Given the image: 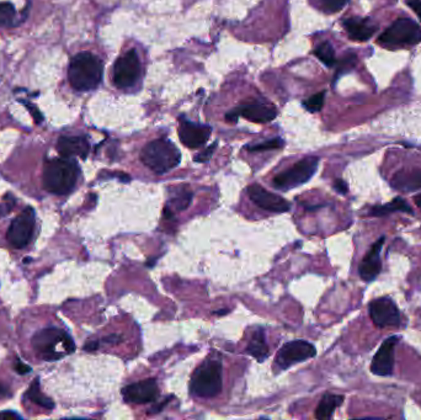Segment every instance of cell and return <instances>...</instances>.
<instances>
[{
	"label": "cell",
	"mask_w": 421,
	"mask_h": 420,
	"mask_svg": "<svg viewBox=\"0 0 421 420\" xmlns=\"http://www.w3.org/2000/svg\"><path fill=\"white\" fill-rule=\"evenodd\" d=\"M103 60L90 52L74 56L68 67V81L78 92H90L101 84Z\"/></svg>",
	"instance_id": "obj_1"
},
{
	"label": "cell",
	"mask_w": 421,
	"mask_h": 420,
	"mask_svg": "<svg viewBox=\"0 0 421 420\" xmlns=\"http://www.w3.org/2000/svg\"><path fill=\"white\" fill-rule=\"evenodd\" d=\"M79 167L73 158H53L44 168V186L54 195H67L76 188Z\"/></svg>",
	"instance_id": "obj_2"
},
{
	"label": "cell",
	"mask_w": 421,
	"mask_h": 420,
	"mask_svg": "<svg viewBox=\"0 0 421 420\" xmlns=\"http://www.w3.org/2000/svg\"><path fill=\"white\" fill-rule=\"evenodd\" d=\"M33 350L46 361L58 360L76 350V344L68 333L56 327L38 332L31 340Z\"/></svg>",
	"instance_id": "obj_3"
},
{
	"label": "cell",
	"mask_w": 421,
	"mask_h": 420,
	"mask_svg": "<svg viewBox=\"0 0 421 420\" xmlns=\"http://www.w3.org/2000/svg\"><path fill=\"white\" fill-rule=\"evenodd\" d=\"M140 161L151 172L163 175L178 167L181 162V153L170 140H151L140 152Z\"/></svg>",
	"instance_id": "obj_4"
},
{
	"label": "cell",
	"mask_w": 421,
	"mask_h": 420,
	"mask_svg": "<svg viewBox=\"0 0 421 420\" xmlns=\"http://www.w3.org/2000/svg\"><path fill=\"white\" fill-rule=\"evenodd\" d=\"M221 391L222 364L215 359H207L194 372L190 382V392L195 397L212 398L221 394Z\"/></svg>",
	"instance_id": "obj_5"
},
{
	"label": "cell",
	"mask_w": 421,
	"mask_h": 420,
	"mask_svg": "<svg viewBox=\"0 0 421 420\" xmlns=\"http://www.w3.org/2000/svg\"><path fill=\"white\" fill-rule=\"evenodd\" d=\"M318 165V156H307L296 163L293 167L280 172L277 177H275L272 181L274 186L276 189L283 190V191L301 186L313 178Z\"/></svg>",
	"instance_id": "obj_6"
},
{
	"label": "cell",
	"mask_w": 421,
	"mask_h": 420,
	"mask_svg": "<svg viewBox=\"0 0 421 420\" xmlns=\"http://www.w3.org/2000/svg\"><path fill=\"white\" fill-rule=\"evenodd\" d=\"M421 41V27L411 19H398L384 31L378 42L384 46H409Z\"/></svg>",
	"instance_id": "obj_7"
},
{
	"label": "cell",
	"mask_w": 421,
	"mask_h": 420,
	"mask_svg": "<svg viewBox=\"0 0 421 420\" xmlns=\"http://www.w3.org/2000/svg\"><path fill=\"white\" fill-rule=\"evenodd\" d=\"M35 211L33 207H26L20 215L11 222L8 229V241L11 247L17 249L25 248L33 239L35 231Z\"/></svg>",
	"instance_id": "obj_8"
},
{
	"label": "cell",
	"mask_w": 421,
	"mask_h": 420,
	"mask_svg": "<svg viewBox=\"0 0 421 420\" xmlns=\"http://www.w3.org/2000/svg\"><path fill=\"white\" fill-rule=\"evenodd\" d=\"M140 76V62L135 49H130L115 62L114 83L119 89L135 86Z\"/></svg>",
	"instance_id": "obj_9"
},
{
	"label": "cell",
	"mask_w": 421,
	"mask_h": 420,
	"mask_svg": "<svg viewBox=\"0 0 421 420\" xmlns=\"http://www.w3.org/2000/svg\"><path fill=\"white\" fill-rule=\"evenodd\" d=\"M315 355L317 350L313 344L306 340H293L281 348L276 355L275 362L280 369L286 370L295 364L312 359Z\"/></svg>",
	"instance_id": "obj_10"
},
{
	"label": "cell",
	"mask_w": 421,
	"mask_h": 420,
	"mask_svg": "<svg viewBox=\"0 0 421 420\" xmlns=\"http://www.w3.org/2000/svg\"><path fill=\"white\" fill-rule=\"evenodd\" d=\"M370 317L379 328L398 327L402 322L400 312L395 302L389 297H379L368 306Z\"/></svg>",
	"instance_id": "obj_11"
},
{
	"label": "cell",
	"mask_w": 421,
	"mask_h": 420,
	"mask_svg": "<svg viewBox=\"0 0 421 420\" xmlns=\"http://www.w3.org/2000/svg\"><path fill=\"white\" fill-rule=\"evenodd\" d=\"M249 120L256 124H266L270 122L277 116V111L272 105H266L263 103H250L240 105L233 111L227 113L226 119L229 122H237L239 118Z\"/></svg>",
	"instance_id": "obj_12"
},
{
	"label": "cell",
	"mask_w": 421,
	"mask_h": 420,
	"mask_svg": "<svg viewBox=\"0 0 421 420\" xmlns=\"http://www.w3.org/2000/svg\"><path fill=\"white\" fill-rule=\"evenodd\" d=\"M399 337L393 335L384 340L379 346L376 355L373 356L371 371L377 376H390L395 370V346L399 341Z\"/></svg>",
	"instance_id": "obj_13"
},
{
	"label": "cell",
	"mask_w": 421,
	"mask_h": 420,
	"mask_svg": "<svg viewBox=\"0 0 421 420\" xmlns=\"http://www.w3.org/2000/svg\"><path fill=\"white\" fill-rule=\"evenodd\" d=\"M122 397L126 403L146 404L156 402L159 397V387L154 378H148L140 382L131 383L122 389Z\"/></svg>",
	"instance_id": "obj_14"
},
{
	"label": "cell",
	"mask_w": 421,
	"mask_h": 420,
	"mask_svg": "<svg viewBox=\"0 0 421 420\" xmlns=\"http://www.w3.org/2000/svg\"><path fill=\"white\" fill-rule=\"evenodd\" d=\"M248 195L249 199L251 200L255 205L259 206L260 209L265 211L282 213L291 209V205L287 200L283 199L280 195L272 194L258 184H253L249 186Z\"/></svg>",
	"instance_id": "obj_15"
},
{
	"label": "cell",
	"mask_w": 421,
	"mask_h": 420,
	"mask_svg": "<svg viewBox=\"0 0 421 420\" xmlns=\"http://www.w3.org/2000/svg\"><path fill=\"white\" fill-rule=\"evenodd\" d=\"M212 129L205 124H195L188 120L180 119L179 121V137L183 145L188 148L195 150L204 146L210 138Z\"/></svg>",
	"instance_id": "obj_16"
},
{
	"label": "cell",
	"mask_w": 421,
	"mask_h": 420,
	"mask_svg": "<svg viewBox=\"0 0 421 420\" xmlns=\"http://www.w3.org/2000/svg\"><path fill=\"white\" fill-rule=\"evenodd\" d=\"M386 237H381L377 242L373 243L372 247L368 250V253L362 259L361 264L358 266V273L363 281L371 282L376 280L381 270H382V261H381V250L383 247Z\"/></svg>",
	"instance_id": "obj_17"
},
{
	"label": "cell",
	"mask_w": 421,
	"mask_h": 420,
	"mask_svg": "<svg viewBox=\"0 0 421 420\" xmlns=\"http://www.w3.org/2000/svg\"><path fill=\"white\" fill-rule=\"evenodd\" d=\"M57 150L60 156L65 158L79 156L81 159H87L90 145L85 136H62L57 142Z\"/></svg>",
	"instance_id": "obj_18"
},
{
	"label": "cell",
	"mask_w": 421,
	"mask_h": 420,
	"mask_svg": "<svg viewBox=\"0 0 421 420\" xmlns=\"http://www.w3.org/2000/svg\"><path fill=\"white\" fill-rule=\"evenodd\" d=\"M342 25L345 27L349 38L358 42L368 41L372 38L373 33L377 30V26L370 19H363V17L345 19L342 22Z\"/></svg>",
	"instance_id": "obj_19"
},
{
	"label": "cell",
	"mask_w": 421,
	"mask_h": 420,
	"mask_svg": "<svg viewBox=\"0 0 421 420\" xmlns=\"http://www.w3.org/2000/svg\"><path fill=\"white\" fill-rule=\"evenodd\" d=\"M392 186L403 193H414L421 189V169H403L392 179Z\"/></svg>",
	"instance_id": "obj_20"
},
{
	"label": "cell",
	"mask_w": 421,
	"mask_h": 420,
	"mask_svg": "<svg viewBox=\"0 0 421 420\" xmlns=\"http://www.w3.org/2000/svg\"><path fill=\"white\" fill-rule=\"evenodd\" d=\"M247 351H248L249 355L253 356L259 362H264L269 357L270 349H269V345L266 343V338H265L263 329H260L253 334L251 339L249 341Z\"/></svg>",
	"instance_id": "obj_21"
},
{
	"label": "cell",
	"mask_w": 421,
	"mask_h": 420,
	"mask_svg": "<svg viewBox=\"0 0 421 420\" xmlns=\"http://www.w3.org/2000/svg\"><path fill=\"white\" fill-rule=\"evenodd\" d=\"M344 402V397L339 394H324V397L320 401L317 410H315V418L320 420L330 419L334 414L335 410L339 408Z\"/></svg>",
	"instance_id": "obj_22"
},
{
	"label": "cell",
	"mask_w": 421,
	"mask_h": 420,
	"mask_svg": "<svg viewBox=\"0 0 421 420\" xmlns=\"http://www.w3.org/2000/svg\"><path fill=\"white\" fill-rule=\"evenodd\" d=\"M395 211H400V212H408L413 215L414 211L411 209V206L408 205V202L402 197H395L393 201H390L389 204L384 206H374L372 210H371V216H381L389 215V213H393Z\"/></svg>",
	"instance_id": "obj_23"
},
{
	"label": "cell",
	"mask_w": 421,
	"mask_h": 420,
	"mask_svg": "<svg viewBox=\"0 0 421 420\" xmlns=\"http://www.w3.org/2000/svg\"><path fill=\"white\" fill-rule=\"evenodd\" d=\"M27 397L30 401H33V403L38 404L40 407H42L44 410H53L54 403L51 399L47 398L44 394L41 392L40 389V382H38V378L33 381V385L28 388V392H27Z\"/></svg>",
	"instance_id": "obj_24"
},
{
	"label": "cell",
	"mask_w": 421,
	"mask_h": 420,
	"mask_svg": "<svg viewBox=\"0 0 421 420\" xmlns=\"http://www.w3.org/2000/svg\"><path fill=\"white\" fill-rule=\"evenodd\" d=\"M17 10L15 6L10 1H1L0 3V27L17 26Z\"/></svg>",
	"instance_id": "obj_25"
},
{
	"label": "cell",
	"mask_w": 421,
	"mask_h": 420,
	"mask_svg": "<svg viewBox=\"0 0 421 420\" xmlns=\"http://www.w3.org/2000/svg\"><path fill=\"white\" fill-rule=\"evenodd\" d=\"M192 196H194L192 191L185 189V188H180L176 193H174L167 207H174L176 211L186 210L192 201Z\"/></svg>",
	"instance_id": "obj_26"
},
{
	"label": "cell",
	"mask_w": 421,
	"mask_h": 420,
	"mask_svg": "<svg viewBox=\"0 0 421 420\" xmlns=\"http://www.w3.org/2000/svg\"><path fill=\"white\" fill-rule=\"evenodd\" d=\"M314 54L320 62H323L328 67H333L336 63L334 47L330 42H323L318 45L314 49Z\"/></svg>",
	"instance_id": "obj_27"
},
{
	"label": "cell",
	"mask_w": 421,
	"mask_h": 420,
	"mask_svg": "<svg viewBox=\"0 0 421 420\" xmlns=\"http://www.w3.org/2000/svg\"><path fill=\"white\" fill-rule=\"evenodd\" d=\"M285 145V142L282 138H274V140H266L263 143H258L254 146H248L247 150L249 152H265V151H272V150H280Z\"/></svg>",
	"instance_id": "obj_28"
},
{
	"label": "cell",
	"mask_w": 421,
	"mask_h": 420,
	"mask_svg": "<svg viewBox=\"0 0 421 420\" xmlns=\"http://www.w3.org/2000/svg\"><path fill=\"white\" fill-rule=\"evenodd\" d=\"M356 56L355 54H346L345 57L339 62L338 65V70H336V74H335L334 81H336L340 78L342 74H345L347 72H350L355 65H356Z\"/></svg>",
	"instance_id": "obj_29"
},
{
	"label": "cell",
	"mask_w": 421,
	"mask_h": 420,
	"mask_svg": "<svg viewBox=\"0 0 421 420\" xmlns=\"http://www.w3.org/2000/svg\"><path fill=\"white\" fill-rule=\"evenodd\" d=\"M324 99L325 92L314 94L313 97H309V99H307L303 103V106L307 108L308 111H311V113H318L323 108V105H324Z\"/></svg>",
	"instance_id": "obj_30"
},
{
	"label": "cell",
	"mask_w": 421,
	"mask_h": 420,
	"mask_svg": "<svg viewBox=\"0 0 421 420\" xmlns=\"http://www.w3.org/2000/svg\"><path fill=\"white\" fill-rule=\"evenodd\" d=\"M349 1L350 0H322V4H323L325 11L338 13L341 9H344Z\"/></svg>",
	"instance_id": "obj_31"
},
{
	"label": "cell",
	"mask_w": 421,
	"mask_h": 420,
	"mask_svg": "<svg viewBox=\"0 0 421 420\" xmlns=\"http://www.w3.org/2000/svg\"><path fill=\"white\" fill-rule=\"evenodd\" d=\"M217 142H215L212 146L206 148L205 151L201 152L200 154L195 156V162L207 163L210 159V156H213V153L216 151Z\"/></svg>",
	"instance_id": "obj_32"
},
{
	"label": "cell",
	"mask_w": 421,
	"mask_h": 420,
	"mask_svg": "<svg viewBox=\"0 0 421 420\" xmlns=\"http://www.w3.org/2000/svg\"><path fill=\"white\" fill-rule=\"evenodd\" d=\"M25 104V106L31 111V115H33V118L35 119V122H36V124H41V122L44 121V116H42V113H40V110H38L35 105H33V104Z\"/></svg>",
	"instance_id": "obj_33"
},
{
	"label": "cell",
	"mask_w": 421,
	"mask_h": 420,
	"mask_svg": "<svg viewBox=\"0 0 421 420\" xmlns=\"http://www.w3.org/2000/svg\"><path fill=\"white\" fill-rule=\"evenodd\" d=\"M334 189L339 193V194L345 195L347 193V184L344 181V180H341V179H338V180H335L334 183Z\"/></svg>",
	"instance_id": "obj_34"
},
{
	"label": "cell",
	"mask_w": 421,
	"mask_h": 420,
	"mask_svg": "<svg viewBox=\"0 0 421 420\" xmlns=\"http://www.w3.org/2000/svg\"><path fill=\"white\" fill-rule=\"evenodd\" d=\"M15 371L20 375H26L28 372L31 371V367L27 366L24 362L20 360H17L15 362Z\"/></svg>",
	"instance_id": "obj_35"
},
{
	"label": "cell",
	"mask_w": 421,
	"mask_h": 420,
	"mask_svg": "<svg viewBox=\"0 0 421 420\" xmlns=\"http://www.w3.org/2000/svg\"><path fill=\"white\" fill-rule=\"evenodd\" d=\"M408 6L415 11L416 15L419 17L421 22V0H408Z\"/></svg>",
	"instance_id": "obj_36"
},
{
	"label": "cell",
	"mask_w": 421,
	"mask_h": 420,
	"mask_svg": "<svg viewBox=\"0 0 421 420\" xmlns=\"http://www.w3.org/2000/svg\"><path fill=\"white\" fill-rule=\"evenodd\" d=\"M0 419H20V415L14 413V412H3L0 413Z\"/></svg>",
	"instance_id": "obj_37"
},
{
	"label": "cell",
	"mask_w": 421,
	"mask_h": 420,
	"mask_svg": "<svg viewBox=\"0 0 421 420\" xmlns=\"http://www.w3.org/2000/svg\"><path fill=\"white\" fill-rule=\"evenodd\" d=\"M97 348H99V343L97 341H92V343L85 345V349L89 351L97 350Z\"/></svg>",
	"instance_id": "obj_38"
},
{
	"label": "cell",
	"mask_w": 421,
	"mask_h": 420,
	"mask_svg": "<svg viewBox=\"0 0 421 420\" xmlns=\"http://www.w3.org/2000/svg\"><path fill=\"white\" fill-rule=\"evenodd\" d=\"M414 202H415V205L421 210V194L416 195L415 197H414Z\"/></svg>",
	"instance_id": "obj_39"
},
{
	"label": "cell",
	"mask_w": 421,
	"mask_h": 420,
	"mask_svg": "<svg viewBox=\"0 0 421 420\" xmlns=\"http://www.w3.org/2000/svg\"><path fill=\"white\" fill-rule=\"evenodd\" d=\"M0 394H6V388L0 385Z\"/></svg>",
	"instance_id": "obj_40"
}]
</instances>
